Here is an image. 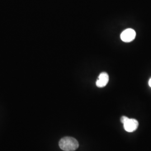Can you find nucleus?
Listing matches in <instances>:
<instances>
[{
  "label": "nucleus",
  "mask_w": 151,
  "mask_h": 151,
  "mask_svg": "<svg viewBox=\"0 0 151 151\" xmlns=\"http://www.w3.org/2000/svg\"><path fill=\"white\" fill-rule=\"evenodd\" d=\"M59 146L63 151H75L78 148L79 143L75 138L70 137H65L60 140Z\"/></svg>",
  "instance_id": "f257e3e1"
},
{
  "label": "nucleus",
  "mask_w": 151,
  "mask_h": 151,
  "mask_svg": "<svg viewBox=\"0 0 151 151\" xmlns=\"http://www.w3.org/2000/svg\"><path fill=\"white\" fill-rule=\"evenodd\" d=\"M136 32L132 29H127L123 31L120 35V38L122 41L129 43L133 41L135 38Z\"/></svg>",
  "instance_id": "f03ea898"
},
{
  "label": "nucleus",
  "mask_w": 151,
  "mask_h": 151,
  "mask_svg": "<svg viewBox=\"0 0 151 151\" xmlns=\"http://www.w3.org/2000/svg\"><path fill=\"white\" fill-rule=\"evenodd\" d=\"M124 129L128 132H133L137 129L138 127V122L134 119H128L124 124Z\"/></svg>",
  "instance_id": "7ed1b4c3"
},
{
  "label": "nucleus",
  "mask_w": 151,
  "mask_h": 151,
  "mask_svg": "<svg viewBox=\"0 0 151 151\" xmlns=\"http://www.w3.org/2000/svg\"><path fill=\"white\" fill-rule=\"evenodd\" d=\"M109 80V77L106 72H102L99 76L96 81V86L98 87H104L108 84Z\"/></svg>",
  "instance_id": "20e7f679"
},
{
  "label": "nucleus",
  "mask_w": 151,
  "mask_h": 151,
  "mask_svg": "<svg viewBox=\"0 0 151 151\" xmlns=\"http://www.w3.org/2000/svg\"><path fill=\"white\" fill-rule=\"evenodd\" d=\"M128 119V117L123 116H122V117L121 118V120H121V122H122L123 124H124V123L126 122V120Z\"/></svg>",
  "instance_id": "39448f33"
},
{
  "label": "nucleus",
  "mask_w": 151,
  "mask_h": 151,
  "mask_svg": "<svg viewBox=\"0 0 151 151\" xmlns=\"http://www.w3.org/2000/svg\"><path fill=\"white\" fill-rule=\"evenodd\" d=\"M148 83H149V85H150V86L151 87V78H150V80H149V82H148Z\"/></svg>",
  "instance_id": "423d86ee"
}]
</instances>
